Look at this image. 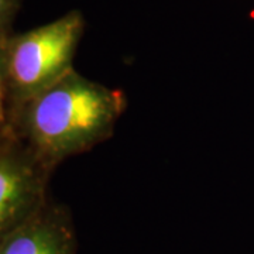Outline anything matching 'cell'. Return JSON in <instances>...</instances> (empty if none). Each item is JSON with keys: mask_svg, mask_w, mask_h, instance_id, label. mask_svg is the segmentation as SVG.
Wrapping results in <instances>:
<instances>
[{"mask_svg": "<svg viewBox=\"0 0 254 254\" xmlns=\"http://www.w3.org/2000/svg\"><path fill=\"white\" fill-rule=\"evenodd\" d=\"M11 140H13V138H11ZM4 141H7V140H4ZM0 143H3V141H0Z\"/></svg>", "mask_w": 254, "mask_h": 254, "instance_id": "7", "label": "cell"}, {"mask_svg": "<svg viewBox=\"0 0 254 254\" xmlns=\"http://www.w3.org/2000/svg\"><path fill=\"white\" fill-rule=\"evenodd\" d=\"M4 41L6 38H0V141L13 138V133H11L13 105L10 98Z\"/></svg>", "mask_w": 254, "mask_h": 254, "instance_id": "5", "label": "cell"}, {"mask_svg": "<svg viewBox=\"0 0 254 254\" xmlns=\"http://www.w3.org/2000/svg\"><path fill=\"white\" fill-rule=\"evenodd\" d=\"M51 174L17 140L0 143V243L44 208Z\"/></svg>", "mask_w": 254, "mask_h": 254, "instance_id": "3", "label": "cell"}, {"mask_svg": "<svg viewBox=\"0 0 254 254\" xmlns=\"http://www.w3.org/2000/svg\"><path fill=\"white\" fill-rule=\"evenodd\" d=\"M83 27L81 11L73 10L48 24L6 38L4 51L13 110L72 71Z\"/></svg>", "mask_w": 254, "mask_h": 254, "instance_id": "2", "label": "cell"}, {"mask_svg": "<svg viewBox=\"0 0 254 254\" xmlns=\"http://www.w3.org/2000/svg\"><path fill=\"white\" fill-rule=\"evenodd\" d=\"M0 254H78L69 209L48 200L38 213L0 243Z\"/></svg>", "mask_w": 254, "mask_h": 254, "instance_id": "4", "label": "cell"}, {"mask_svg": "<svg viewBox=\"0 0 254 254\" xmlns=\"http://www.w3.org/2000/svg\"><path fill=\"white\" fill-rule=\"evenodd\" d=\"M20 3L21 0H0V38H7L11 34L10 30Z\"/></svg>", "mask_w": 254, "mask_h": 254, "instance_id": "6", "label": "cell"}, {"mask_svg": "<svg viewBox=\"0 0 254 254\" xmlns=\"http://www.w3.org/2000/svg\"><path fill=\"white\" fill-rule=\"evenodd\" d=\"M127 108L125 92L75 69L13 110V138L54 171L64 160L113 136Z\"/></svg>", "mask_w": 254, "mask_h": 254, "instance_id": "1", "label": "cell"}]
</instances>
